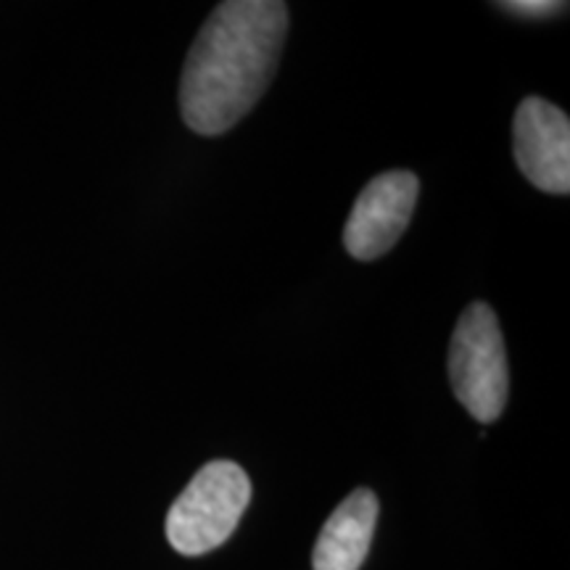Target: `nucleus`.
<instances>
[{
	"label": "nucleus",
	"instance_id": "obj_2",
	"mask_svg": "<svg viewBox=\"0 0 570 570\" xmlns=\"http://www.w3.org/2000/svg\"><path fill=\"white\" fill-rule=\"evenodd\" d=\"M252 502L246 470L230 460H214L190 479L167 515V539L185 558L223 547Z\"/></svg>",
	"mask_w": 570,
	"mask_h": 570
},
{
	"label": "nucleus",
	"instance_id": "obj_3",
	"mask_svg": "<svg viewBox=\"0 0 570 570\" xmlns=\"http://www.w3.org/2000/svg\"><path fill=\"white\" fill-rule=\"evenodd\" d=\"M449 381L454 396L479 423L502 417L510 394V367L497 315L475 302L462 312L449 344Z\"/></svg>",
	"mask_w": 570,
	"mask_h": 570
},
{
	"label": "nucleus",
	"instance_id": "obj_5",
	"mask_svg": "<svg viewBox=\"0 0 570 570\" xmlns=\"http://www.w3.org/2000/svg\"><path fill=\"white\" fill-rule=\"evenodd\" d=\"M512 148L525 180L539 190L568 196L570 190V119L558 106L531 96L518 106Z\"/></svg>",
	"mask_w": 570,
	"mask_h": 570
},
{
	"label": "nucleus",
	"instance_id": "obj_1",
	"mask_svg": "<svg viewBox=\"0 0 570 570\" xmlns=\"http://www.w3.org/2000/svg\"><path fill=\"white\" fill-rule=\"evenodd\" d=\"M288 6L281 0H227L198 30L185 59L180 114L198 135H223L240 122L273 80Z\"/></svg>",
	"mask_w": 570,
	"mask_h": 570
},
{
	"label": "nucleus",
	"instance_id": "obj_6",
	"mask_svg": "<svg viewBox=\"0 0 570 570\" xmlns=\"http://www.w3.org/2000/svg\"><path fill=\"white\" fill-rule=\"evenodd\" d=\"M377 510L381 508L373 491H352L320 531L312 552L315 570H360L373 544Z\"/></svg>",
	"mask_w": 570,
	"mask_h": 570
},
{
	"label": "nucleus",
	"instance_id": "obj_4",
	"mask_svg": "<svg viewBox=\"0 0 570 570\" xmlns=\"http://www.w3.org/2000/svg\"><path fill=\"white\" fill-rule=\"evenodd\" d=\"M417 177L402 169L373 177L346 219V252L360 262H373L391 252L407 230L417 204Z\"/></svg>",
	"mask_w": 570,
	"mask_h": 570
},
{
	"label": "nucleus",
	"instance_id": "obj_7",
	"mask_svg": "<svg viewBox=\"0 0 570 570\" xmlns=\"http://www.w3.org/2000/svg\"><path fill=\"white\" fill-rule=\"evenodd\" d=\"M499 9L523 19H547L566 13L568 3H558V0H512V3H499Z\"/></svg>",
	"mask_w": 570,
	"mask_h": 570
}]
</instances>
